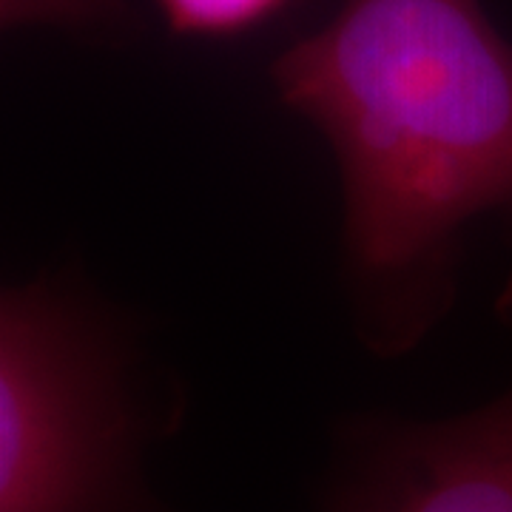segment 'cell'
I'll return each instance as SVG.
<instances>
[{"label":"cell","mask_w":512,"mask_h":512,"mask_svg":"<svg viewBox=\"0 0 512 512\" xmlns=\"http://www.w3.org/2000/svg\"><path fill=\"white\" fill-rule=\"evenodd\" d=\"M271 80L339 171L353 336L404 359L456 302L467 228L512 234V43L478 0H345Z\"/></svg>","instance_id":"obj_1"},{"label":"cell","mask_w":512,"mask_h":512,"mask_svg":"<svg viewBox=\"0 0 512 512\" xmlns=\"http://www.w3.org/2000/svg\"><path fill=\"white\" fill-rule=\"evenodd\" d=\"M512 328V279L498 296ZM322 512H512V384L447 419L362 410L336 421Z\"/></svg>","instance_id":"obj_3"},{"label":"cell","mask_w":512,"mask_h":512,"mask_svg":"<svg viewBox=\"0 0 512 512\" xmlns=\"http://www.w3.org/2000/svg\"><path fill=\"white\" fill-rule=\"evenodd\" d=\"M6 29L18 26H55L80 37L123 35L131 23L128 0H0Z\"/></svg>","instance_id":"obj_5"},{"label":"cell","mask_w":512,"mask_h":512,"mask_svg":"<svg viewBox=\"0 0 512 512\" xmlns=\"http://www.w3.org/2000/svg\"><path fill=\"white\" fill-rule=\"evenodd\" d=\"M177 37L231 40L288 18L311 0H154Z\"/></svg>","instance_id":"obj_4"},{"label":"cell","mask_w":512,"mask_h":512,"mask_svg":"<svg viewBox=\"0 0 512 512\" xmlns=\"http://www.w3.org/2000/svg\"><path fill=\"white\" fill-rule=\"evenodd\" d=\"M185 416L140 322L77 271L0 296V512H168L143 456Z\"/></svg>","instance_id":"obj_2"}]
</instances>
